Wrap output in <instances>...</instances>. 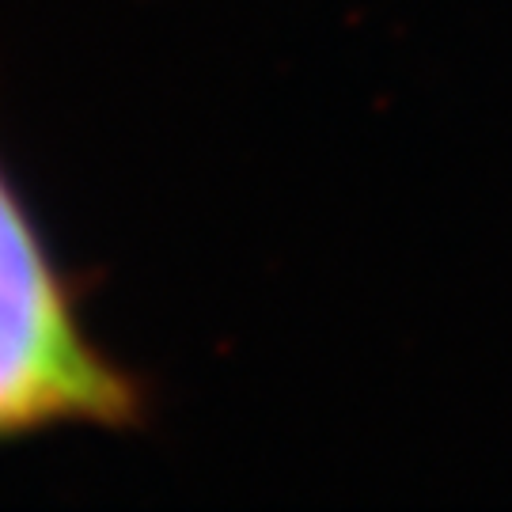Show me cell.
Here are the masks:
<instances>
[{
    "mask_svg": "<svg viewBox=\"0 0 512 512\" xmlns=\"http://www.w3.org/2000/svg\"><path fill=\"white\" fill-rule=\"evenodd\" d=\"M133 418L137 387L84 338L50 258L0 179V437Z\"/></svg>",
    "mask_w": 512,
    "mask_h": 512,
    "instance_id": "cell-1",
    "label": "cell"
}]
</instances>
